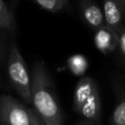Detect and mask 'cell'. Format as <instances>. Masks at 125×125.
Returning <instances> with one entry per match:
<instances>
[{"label": "cell", "instance_id": "obj_12", "mask_svg": "<svg viewBox=\"0 0 125 125\" xmlns=\"http://www.w3.org/2000/svg\"><path fill=\"white\" fill-rule=\"evenodd\" d=\"M118 32V47L122 54L123 59L125 60V26H121Z\"/></svg>", "mask_w": 125, "mask_h": 125}, {"label": "cell", "instance_id": "obj_8", "mask_svg": "<svg viewBox=\"0 0 125 125\" xmlns=\"http://www.w3.org/2000/svg\"><path fill=\"white\" fill-rule=\"evenodd\" d=\"M67 66L73 74L82 75L88 67V61L83 55L76 54L67 60Z\"/></svg>", "mask_w": 125, "mask_h": 125}, {"label": "cell", "instance_id": "obj_6", "mask_svg": "<svg viewBox=\"0 0 125 125\" xmlns=\"http://www.w3.org/2000/svg\"><path fill=\"white\" fill-rule=\"evenodd\" d=\"M94 41L98 50L103 54H108L118 47V32L104 25L97 29Z\"/></svg>", "mask_w": 125, "mask_h": 125}, {"label": "cell", "instance_id": "obj_13", "mask_svg": "<svg viewBox=\"0 0 125 125\" xmlns=\"http://www.w3.org/2000/svg\"><path fill=\"white\" fill-rule=\"evenodd\" d=\"M29 109V115H30V125H46L45 122L38 116V114L35 112L33 108Z\"/></svg>", "mask_w": 125, "mask_h": 125}, {"label": "cell", "instance_id": "obj_5", "mask_svg": "<svg viewBox=\"0 0 125 125\" xmlns=\"http://www.w3.org/2000/svg\"><path fill=\"white\" fill-rule=\"evenodd\" d=\"M105 25L118 31L125 21V0H103Z\"/></svg>", "mask_w": 125, "mask_h": 125}, {"label": "cell", "instance_id": "obj_4", "mask_svg": "<svg viewBox=\"0 0 125 125\" xmlns=\"http://www.w3.org/2000/svg\"><path fill=\"white\" fill-rule=\"evenodd\" d=\"M0 125H30L29 109L10 95H0Z\"/></svg>", "mask_w": 125, "mask_h": 125}, {"label": "cell", "instance_id": "obj_1", "mask_svg": "<svg viewBox=\"0 0 125 125\" xmlns=\"http://www.w3.org/2000/svg\"><path fill=\"white\" fill-rule=\"evenodd\" d=\"M31 103L46 125H61L62 110L48 68L42 62L33 66L31 76Z\"/></svg>", "mask_w": 125, "mask_h": 125}, {"label": "cell", "instance_id": "obj_7", "mask_svg": "<svg viewBox=\"0 0 125 125\" xmlns=\"http://www.w3.org/2000/svg\"><path fill=\"white\" fill-rule=\"evenodd\" d=\"M81 12L84 21L96 30L105 25L103 9L91 0H84L81 5Z\"/></svg>", "mask_w": 125, "mask_h": 125}, {"label": "cell", "instance_id": "obj_11", "mask_svg": "<svg viewBox=\"0 0 125 125\" xmlns=\"http://www.w3.org/2000/svg\"><path fill=\"white\" fill-rule=\"evenodd\" d=\"M110 125H125V97L116 104L111 115Z\"/></svg>", "mask_w": 125, "mask_h": 125}, {"label": "cell", "instance_id": "obj_2", "mask_svg": "<svg viewBox=\"0 0 125 125\" xmlns=\"http://www.w3.org/2000/svg\"><path fill=\"white\" fill-rule=\"evenodd\" d=\"M73 108L90 121H97L101 114L99 87L91 77H82L73 92Z\"/></svg>", "mask_w": 125, "mask_h": 125}, {"label": "cell", "instance_id": "obj_10", "mask_svg": "<svg viewBox=\"0 0 125 125\" xmlns=\"http://www.w3.org/2000/svg\"><path fill=\"white\" fill-rule=\"evenodd\" d=\"M14 24L13 13L9 10L4 0H0V28L11 29Z\"/></svg>", "mask_w": 125, "mask_h": 125}, {"label": "cell", "instance_id": "obj_3", "mask_svg": "<svg viewBox=\"0 0 125 125\" xmlns=\"http://www.w3.org/2000/svg\"><path fill=\"white\" fill-rule=\"evenodd\" d=\"M8 74L10 81L18 94L27 103H31V77L26 63L18 48L13 43L8 58Z\"/></svg>", "mask_w": 125, "mask_h": 125}, {"label": "cell", "instance_id": "obj_9", "mask_svg": "<svg viewBox=\"0 0 125 125\" xmlns=\"http://www.w3.org/2000/svg\"><path fill=\"white\" fill-rule=\"evenodd\" d=\"M35 3L45 11L58 13L68 5V0H34Z\"/></svg>", "mask_w": 125, "mask_h": 125}]
</instances>
